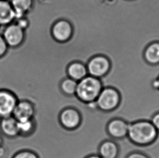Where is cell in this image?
Segmentation results:
<instances>
[{
    "label": "cell",
    "mask_w": 159,
    "mask_h": 158,
    "mask_svg": "<svg viewBox=\"0 0 159 158\" xmlns=\"http://www.w3.org/2000/svg\"><path fill=\"white\" fill-rule=\"evenodd\" d=\"M85 158H102L98 154H93L89 155Z\"/></svg>",
    "instance_id": "cell-26"
},
{
    "label": "cell",
    "mask_w": 159,
    "mask_h": 158,
    "mask_svg": "<svg viewBox=\"0 0 159 158\" xmlns=\"http://www.w3.org/2000/svg\"></svg>",
    "instance_id": "cell-28"
},
{
    "label": "cell",
    "mask_w": 159,
    "mask_h": 158,
    "mask_svg": "<svg viewBox=\"0 0 159 158\" xmlns=\"http://www.w3.org/2000/svg\"><path fill=\"white\" fill-rule=\"evenodd\" d=\"M14 11L16 19L26 16L32 7V0H9Z\"/></svg>",
    "instance_id": "cell-14"
},
{
    "label": "cell",
    "mask_w": 159,
    "mask_h": 158,
    "mask_svg": "<svg viewBox=\"0 0 159 158\" xmlns=\"http://www.w3.org/2000/svg\"><path fill=\"white\" fill-rule=\"evenodd\" d=\"M118 154V145L109 139L103 141L99 146L98 154L102 158H117Z\"/></svg>",
    "instance_id": "cell-13"
},
{
    "label": "cell",
    "mask_w": 159,
    "mask_h": 158,
    "mask_svg": "<svg viewBox=\"0 0 159 158\" xmlns=\"http://www.w3.org/2000/svg\"><path fill=\"white\" fill-rule=\"evenodd\" d=\"M110 67L109 61L107 58L103 56H97L91 59L86 68L88 75L99 79L108 72Z\"/></svg>",
    "instance_id": "cell-7"
},
{
    "label": "cell",
    "mask_w": 159,
    "mask_h": 158,
    "mask_svg": "<svg viewBox=\"0 0 159 158\" xmlns=\"http://www.w3.org/2000/svg\"><path fill=\"white\" fill-rule=\"evenodd\" d=\"M5 153H6V151L4 150V148L2 146L0 147V158H2L4 156Z\"/></svg>",
    "instance_id": "cell-25"
},
{
    "label": "cell",
    "mask_w": 159,
    "mask_h": 158,
    "mask_svg": "<svg viewBox=\"0 0 159 158\" xmlns=\"http://www.w3.org/2000/svg\"><path fill=\"white\" fill-rule=\"evenodd\" d=\"M151 87L153 90L159 92V76L151 82Z\"/></svg>",
    "instance_id": "cell-24"
},
{
    "label": "cell",
    "mask_w": 159,
    "mask_h": 158,
    "mask_svg": "<svg viewBox=\"0 0 159 158\" xmlns=\"http://www.w3.org/2000/svg\"><path fill=\"white\" fill-rule=\"evenodd\" d=\"M12 158H39L35 152L31 150H25L17 152Z\"/></svg>",
    "instance_id": "cell-19"
},
{
    "label": "cell",
    "mask_w": 159,
    "mask_h": 158,
    "mask_svg": "<svg viewBox=\"0 0 159 158\" xmlns=\"http://www.w3.org/2000/svg\"><path fill=\"white\" fill-rule=\"evenodd\" d=\"M59 120L65 129L75 130L82 123V116L78 109L74 107H67L60 112Z\"/></svg>",
    "instance_id": "cell-5"
},
{
    "label": "cell",
    "mask_w": 159,
    "mask_h": 158,
    "mask_svg": "<svg viewBox=\"0 0 159 158\" xmlns=\"http://www.w3.org/2000/svg\"><path fill=\"white\" fill-rule=\"evenodd\" d=\"M144 58L147 61L152 64L159 63V42L152 43L144 51Z\"/></svg>",
    "instance_id": "cell-16"
},
{
    "label": "cell",
    "mask_w": 159,
    "mask_h": 158,
    "mask_svg": "<svg viewBox=\"0 0 159 158\" xmlns=\"http://www.w3.org/2000/svg\"><path fill=\"white\" fill-rule=\"evenodd\" d=\"M35 113L34 104L28 100H22L18 101L12 116L17 121H21L34 119Z\"/></svg>",
    "instance_id": "cell-8"
},
{
    "label": "cell",
    "mask_w": 159,
    "mask_h": 158,
    "mask_svg": "<svg viewBox=\"0 0 159 158\" xmlns=\"http://www.w3.org/2000/svg\"><path fill=\"white\" fill-rule=\"evenodd\" d=\"M0 129L5 136L9 138H14L19 135L17 121L13 116L1 119Z\"/></svg>",
    "instance_id": "cell-12"
},
{
    "label": "cell",
    "mask_w": 159,
    "mask_h": 158,
    "mask_svg": "<svg viewBox=\"0 0 159 158\" xmlns=\"http://www.w3.org/2000/svg\"><path fill=\"white\" fill-rule=\"evenodd\" d=\"M35 126V121L34 119L17 121L19 135L28 136L31 134L34 130Z\"/></svg>",
    "instance_id": "cell-17"
},
{
    "label": "cell",
    "mask_w": 159,
    "mask_h": 158,
    "mask_svg": "<svg viewBox=\"0 0 159 158\" xmlns=\"http://www.w3.org/2000/svg\"><path fill=\"white\" fill-rule=\"evenodd\" d=\"M14 22L19 26L20 28L23 29L24 30H26L30 25L29 20L26 16L15 20V21Z\"/></svg>",
    "instance_id": "cell-21"
},
{
    "label": "cell",
    "mask_w": 159,
    "mask_h": 158,
    "mask_svg": "<svg viewBox=\"0 0 159 158\" xmlns=\"http://www.w3.org/2000/svg\"><path fill=\"white\" fill-rule=\"evenodd\" d=\"M67 73L69 77L77 82L88 75L86 67L78 62H73L70 64L67 68Z\"/></svg>",
    "instance_id": "cell-15"
},
{
    "label": "cell",
    "mask_w": 159,
    "mask_h": 158,
    "mask_svg": "<svg viewBox=\"0 0 159 158\" xmlns=\"http://www.w3.org/2000/svg\"><path fill=\"white\" fill-rule=\"evenodd\" d=\"M2 144H3V139L0 134V147L2 146Z\"/></svg>",
    "instance_id": "cell-27"
},
{
    "label": "cell",
    "mask_w": 159,
    "mask_h": 158,
    "mask_svg": "<svg viewBox=\"0 0 159 158\" xmlns=\"http://www.w3.org/2000/svg\"><path fill=\"white\" fill-rule=\"evenodd\" d=\"M19 100L13 92L8 90H0V119L13 115Z\"/></svg>",
    "instance_id": "cell-6"
},
{
    "label": "cell",
    "mask_w": 159,
    "mask_h": 158,
    "mask_svg": "<svg viewBox=\"0 0 159 158\" xmlns=\"http://www.w3.org/2000/svg\"><path fill=\"white\" fill-rule=\"evenodd\" d=\"M9 48L2 35H0V59L6 55Z\"/></svg>",
    "instance_id": "cell-20"
},
{
    "label": "cell",
    "mask_w": 159,
    "mask_h": 158,
    "mask_svg": "<svg viewBox=\"0 0 159 158\" xmlns=\"http://www.w3.org/2000/svg\"><path fill=\"white\" fill-rule=\"evenodd\" d=\"M151 121L155 128L159 132V111L153 114Z\"/></svg>",
    "instance_id": "cell-23"
},
{
    "label": "cell",
    "mask_w": 159,
    "mask_h": 158,
    "mask_svg": "<svg viewBox=\"0 0 159 158\" xmlns=\"http://www.w3.org/2000/svg\"><path fill=\"white\" fill-rule=\"evenodd\" d=\"M2 35L9 48L13 49L21 47L26 40L25 30L14 22L5 27Z\"/></svg>",
    "instance_id": "cell-4"
},
{
    "label": "cell",
    "mask_w": 159,
    "mask_h": 158,
    "mask_svg": "<svg viewBox=\"0 0 159 158\" xmlns=\"http://www.w3.org/2000/svg\"><path fill=\"white\" fill-rule=\"evenodd\" d=\"M129 123L122 118L110 120L107 126V132L110 137L115 139H122L127 137Z\"/></svg>",
    "instance_id": "cell-9"
},
{
    "label": "cell",
    "mask_w": 159,
    "mask_h": 158,
    "mask_svg": "<svg viewBox=\"0 0 159 158\" xmlns=\"http://www.w3.org/2000/svg\"><path fill=\"white\" fill-rule=\"evenodd\" d=\"M72 29L71 24L65 20L57 22L52 28V34L54 39L59 42H65L71 37Z\"/></svg>",
    "instance_id": "cell-10"
},
{
    "label": "cell",
    "mask_w": 159,
    "mask_h": 158,
    "mask_svg": "<svg viewBox=\"0 0 159 158\" xmlns=\"http://www.w3.org/2000/svg\"><path fill=\"white\" fill-rule=\"evenodd\" d=\"M126 158H151L145 153L140 152H134L128 155Z\"/></svg>",
    "instance_id": "cell-22"
},
{
    "label": "cell",
    "mask_w": 159,
    "mask_h": 158,
    "mask_svg": "<svg viewBox=\"0 0 159 158\" xmlns=\"http://www.w3.org/2000/svg\"><path fill=\"white\" fill-rule=\"evenodd\" d=\"M78 82L70 77L65 79L61 82L60 88L62 93L67 96L75 95Z\"/></svg>",
    "instance_id": "cell-18"
},
{
    "label": "cell",
    "mask_w": 159,
    "mask_h": 158,
    "mask_svg": "<svg viewBox=\"0 0 159 158\" xmlns=\"http://www.w3.org/2000/svg\"><path fill=\"white\" fill-rule=\"evenodd\" d=\"M15 20V13L10 1L0 0V27L8 26Z\"/></svg>",
    "instance_id": "cell-11"
},
{
    "label": "cell",
    "mask_w": 159,
    "mask_h": 158,
    "mask_svg": "<svg viewBox=\"0 0 159 158\" xmlns=\"http://www.w3.org/2000/svg\"><path fill=\"white\" fill-rule=\"evenodd\" d=\"M103 88L99 79L88 75L78 82L75 96L84 103H88L96 100Z\"/></svg>",
    "instance_id": "cell-2"
},
{
    "label": "cell",
    "mask_w": 159,
    "mask_h": 158,
    "mask_svg": "<svg viewBox=\"0 0 159 158\" xmlns=\"http://www.w3.org/2000/svg\"><path fill=\"white\" fill-rule=\"evenodd\" d=\"M159 132L151 121L139 120L129 124L127 137L132 143L140 147H147L157 141Z\"/></svg>",
    "instance_id": "cell-1"
},
{
    "label": "cell",
    "mask_w": 159,
    "mask_h": 158,
    "mask_svg": "<svg viewBox=\"0 0 159 158\" xmlns=\"http://www.w3.org/2000/svg\"><path fill=\"white\" fill-rule=\"evenodd\" d=\"M96 103L98 108L102 112L114 111L121 103V96L115 88H103L97 97Z\"/></svg>",
    "instance_id": "cell-3"
}]
</instances>
